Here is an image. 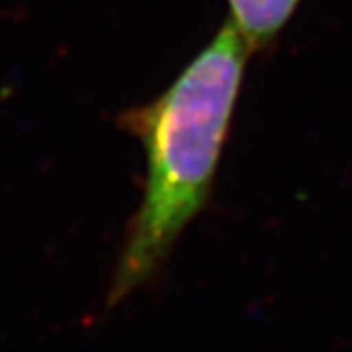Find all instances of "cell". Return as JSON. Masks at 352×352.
<instances>
[{"instance_id": "1", "label": "cell", "mask_w": 352, "mask_h": 352, "mask_svg": "<svg viewBox=\"0 0 352 352\" xmlns=\"http://www.w3.org/2000/svg\"><path fill=\"white\" fill-rule=\"evenodd\" d=\"M249 55L229 18L159 98L120 116V127L145 149L147 178L143 201L127 227L108 307L161 270L176 239L204 210Z\"/></svg>"}, {"instance_id": "2", "label": "cell", "mask_w": 352, "mask_h": 352, "mask_svg": "<svg viewBox=\"0 0 352 352\" xmlns=\"http://www.w3.org/2000/svg\"><path fill=\"white\" fill-rule=\"evenodd\" d=\"M231 20L251 53L264 50L296 12L300 0H227Z\"/></svg>"}]
</instances>
